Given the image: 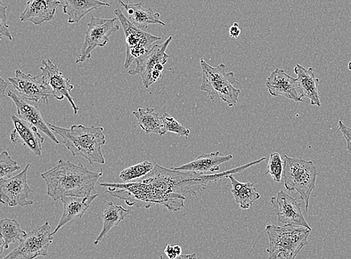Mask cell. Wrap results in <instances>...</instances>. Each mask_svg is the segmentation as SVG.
<instances>
[{"instance_id":"obj_1","label":"cell","mask_w":351,"mask_h":259,"mask_svg":"<svg viewBox=\"0 0 351 259\" xmlns=\"http://www.w3.org/2000/svg\"><path fill=\"white\" fill-rule=\"evenodd\" d=\"M250 167V164H247L221 173L199 175L155 164L152 171L140 180L100 185L108 188L107 193L110 196L124 200L128 206L149 209L153 206H163L170 212H178L185 207L187 194L195 196L209 188L212 182L228 179L230 175L240 173Z\"/></svg>"},{"instance_id":"obj_2","label":"cell","mask_w":351,"mask_h":259,"mask_svg":"<svg viewBox=\"0 0 351 259\" xmlns=\"http://www.w3.org/2000/svg\"><path fill=\"white\" fill-rule=\"evenodd\" d=\"M102 175V169L100 172H93L82 163L75 164L62 159L55 167L42 174L47 184V195L54 201L61 200L64 197L91 196Z\"/></svg>"},{"instance_id":"obj_3","label":"cell","mask_w":351,"mask_h":259,"mask_svg":"<svg viewBox=\"0 0 351 259\" xmlns=\"http://www.w3.org/2000/svg\"><path fill=\"white\" fill-rule=\"evenodd\" d=\"M52 131L63 139L64 147L73 156L86 158L89 164H105L102 153L103 145L106 144L103 127L75 125L64 128L49 123Z\"/></svg>"},{"instance_id":"obj_4","label":"cell","mask_w":351,"mask_h":259,"mask_svg":"<svg viewBox=\"0 0 351 259\" xmlns=\"http://www.w3.org/2000/svg\"><path fill=\"white\" fill-rule=\"evenodd\" d=\"M311 231L304 226L267 225L265 232L270 244L267 249L269 259H295L308 244Z\"/></svg>"},{"instance_id":"obj_5","label":"cell","mask_w":351,"mask_h":259,"mask_svg":"<svg viewBox=\"0 0 351 259\" xmlns=\"http://www.w3.org/2000/svg\"><path fill=\"white\" fill-rule=\"evenodd\" d=\"M202 83L200 90L206 92L211 101L221 99L232 108L238 103L241 90L234 88L238 84L234 73L228 72L224 64L212 67L203 59L200 60Z\"/></svg>"},{"instance_id":"obj_6","label":"cell","mask_w":351,"mask_h":259,"mask_svg":"<svg viewBox=\"0 0 351 259\" xmlns=\"http://www.w3.org/2000/svg\"><path fill=\"white\" fill-rule=\"evenodd\" d=\"M283 177L285 188L297 191L308 210L310 197L315 189L317 168L311 160L293 158L284 156Z\"/></svg>"},{"instance_id":"obj_7","label":"cell","mask_w":351,"mask_h":259,"mask_svg":"<svg viewBox=\"0 0 351 259\" xmlns=\"http://www.w3.org/2000/svg\"><path fill=\"white\" fill-rule=\"evenodd\" d=\"M173 38L170 36L162 44L152 46L148 52L135 60L136 68L130 70L128 74L141 75L145 88L156 83L169 58L167 49Z\"/></svg>"},{"instance_id":"obj_8","label":"cell","mask_w":351,"mask_h":259,"mask_svg":"<svg viewBox=\"0 0 351 259\" xmlns=\"http://www.w3.org/2000/svg\"><path fill=\"white\" fill-rule=\"evenodd\" d=\"M114 14L118 18L122 28L124 29L127 45L125 68L128 69L132 66L134 61L148 52L152 47V45L157 40H161V38L149 34L148 32L135 27L126 18L123 12L119 9L114 11Z\"/></svg>"},{"instance_id":"obj_9","label":"cell","mask_w":351,"mask_h":259,"mask_svg":"<svg viewBox=\"0 0 351 259\" xmlns=\"http://www.w3.org/2000/svg\"><path fill=\"white\" fill-rule=\"evenodd\" d=\"M53 237L50 223L47 221L27 233L20 245L2 259H34L38 256H47Z\"/></svg>"},{"instance_id":"obj_10","label":"cell","mask_w":351,"mask_h":259,"mask_svg":"<svg viewBox=\"0 0 351 259\" xmlns=\"http://www.w3.org/2000/svg\"><path fill=\"white\" fill-rule=\"evenodd\" d=\"M119 20L113 18H99L91 15V20L86 32L85 40L76 63L84 62L92 58V52L97 47H104L109 42L110 36L118 31L119 25L116 24Z\"/></svg>"},{"instance_id":"obj_11","label":"cell","mask_w":351,"mask_h":259,"mask_svg":"<svg viewBox=\"0 0 351 259\" xmlns=\"http://www.w3.org/2000/svg\"><path fill=\"white\" fill-rule=\"evenodd\" d=\"M31 164H27L23 171L9 180H0V199L3 204L10 207L29 206L34 201L28 200L34 192L27 182V173Z\"/></svg>"},{"instance_id":"obj_12","label":"cell","mask_w":351,"mask_h":259,"mask_svg":"<svg viewBox=\"0 0 351 259\" xmlns=\"http://www.w3.org/2000/svg\"><path fill=\"white\" fill-rule=\"evenodd\" d=\"M40 70H42L40 75L43 77V82L50 91L52 98L58 101L66 98L71 105L75 115H77L80 108L75 102V99H73L71 95V92L73 90L71 80L65 77L58 66L50 60L43 61Z\"/></svg>"},{"instance_id":"obj_13","label":"cell","mask_w":351,"mask_h":259,"mask_svg":"<svg viewBox=\"0 0 351 259\" xmlns=\"http://www.w3.org/2000/svg\"><path fill=\"white\" fill-rule=\"evenodd\" d=\"M15 74L16 77H10L9 81L19 92L21 99L48 103L49 99L52 98V96L45 85L42 75H26L19 69L16 71Z\"/></svg>"},{"instance_id":"obj_14","label":"cell","mask_w":351,"mask_h":259,"mask_svg":"<svg viewBox=\"0 0 351 259\" xmlns=\"http://www.w3.org/2000/svg\"><path fill=\"white\" fill-rule=\"evenodd\" d=\"M271 201L279 222L311 229L302 213L300 202L288 193L280 190L276 197H271Z\"/></svg>"},{"instance_id":"obj_15","label":"cell","mask_w":351,"mask_h":259,"mask_svg":"<svg viewBox=\"0 0 351 259\" xmlns=\"http://www.w3.org/2000/svg\"><path fill=\"white\" fill-rule=\"evenodd\" d=\"M266 87L274 97H285L295 102L304 101V95L302 92L298 79L293 78L283 70L276 69L267 79Z\"/></svg>"},{"instance_id":"obj_16","label":"cell","mask_w":351,"mask_h":259,"mask_svg":"<svg viewBox=\"0 0 351 259\" xmlns=\"http://www.w3.org/2000/svg\"><path fill=\"white\" fill-rule=\"evenodd\" d=\"M14 129L11 134V141L14 144H21L27 147L37 156H42L44 137L38 132V129L19 116H12Z\"/></svg>"},{"instance_id":"obj_17","label":"cell","mask_w":351,"mask_h":259,"mask_svg":"<svg viewBox=\"0 0 351 259\" xmlns=\"http://www.w3.org/2000/svg\"><path fill=\"white\" fill-rule=\"evenodd\" d=\"M7 95L14 101L16 108H17L18 116L21 119L36 127L39 131L43 132L56 144L60 143L54 132L44 120L37 107L29 103L25 100H23L18 95L12 91L8 92Z\"/></svg>"},{"instance_id":"obj_18","label":"cell","mask_w":351,"mask_h":259,"mask_svg":"<svg viewBox=\"0 0 351 259\" xmlns=\"http://www.w3.org/2000/svg\"><path fill=\"white\" fill-rule=\"evenodd\" d=\"M60 5V0H29L20 20L31 22L36 26L42 25L43 23L54 19L57 7Z\"/></svg>"},{"instance_id":"obj_19","label":"cell","mask_w":351,"mask_h":259,"mask_svg":"<svg viewBox=\"0 0 351 259\" xmlns=\"http://www.w3.org/2000/svg\"><path fill=\"white\" fill-rule=\"evenodd\" d=\"M232 158V155L220 156L219 151L208 153V155L202 153V156L190 162V163L178 167H173L171 169L199 175H208V173L214 174L219 171L220 165L231 160Z\"/></svg>"},{"instance_id":"obj_20","label":"cell","mask_w":351,"mask_h":259,"mask_svg":"<svg viewBox=\"0 0 351 259\" xmlns=\"http://www.w3.org/2000/svg\"><path fill=\"white\" fill-rule=\"evenodd\" d=\"M97 196H99V194L86 197L73 196L62 197L61 201L64 204L63 215L58 225L52 232V236H53L64 225L72 220L75 219V218L83 217Z\"/></svg>"},{"instance_id":"obj_21","label":"cell","mask_w":351,"mask_h":259,"mask_svg":"<svg viewBox=\"0 0 351 259\" xmlns=\"http://www.w3.org/2000/svg\"><path fill=\"white\" fill-rule=\"evenodd\" d=\"M119 3L126 12V18L138 29H145L149 24H160L166 26V23L160 20V14L154 12L152 9H146L141 3L134 4L125 3L119 0Z\"/></svg>"},{"instance_id":"obj_22","label":"cell","mask_w":351,"mask_h":259,"mask_svg":"<svg viewBox=\"0 0 351 259\" xmlns=\"http://www.w3.org/2000/svg\"><path fill=\"white\" fill-rule=\"evenodd\" d=\"M295 73L298 76L300 87L304 96L307 97L313 106L320 108L322 102L319 91H318L320 79L315 77L313 69L312 68L306 69L298 64L295 68Z\"/></svg>"},{"instance_id":"obj_23","label":"cell","mask_w":351,"mask_h":259,"mask_svg":"<svg viewBox=\"0 0 351 259\" xmlns=\"http://www.w3.org/2000/svg\"><path fill=\"white\" fill-rule=\"evenodd\" d=\"M63 12L69 16V23H77L89 12L103 6H110L100 0H64Z\"/></svg>"},{"instance_id":"obj_24","label":"cell","mask_w":351,"mask_h":259,"mask_svg":"<svg viewBox=\"0 0 351 259\" xmlns=\"http://www.w3.org/2000/svg\"><path fill=\"white\" fill-rule=\"evenodd\" d=\"M130 214V210L125 209L122 206L114 205L112 201L108 202L105 206L102 218L104 221L103 229L94 242L95 245L99 244L102 239L105 237L114 226L120 224L125 220V218Z\"/></svg>"},{"instance_id":"obj_25","label":"cell","mask_w":351,"mask_h":259,"mask_svg":"<svg viewBox=\"0 0 351 259\" xmlns=\"http://www.w3.org/2000/svg\"><path fill=\"white\" fill-rule=\"evenodd\" d=\"M228 179L230 180L232 185L231 192L235 202L242 209H249L254 201L260 199V194L254 187V184L240 182L235 179L234 175L228 176Z\"/></svg>"},{"instance_id":"obj_26","label":"cell","mask_w":351,"mask_h":259,"mask_svg":"<svg viewBox=\"0 0 351 259\" xmlns=\"http://www.w3.org/2000/svg\"><path fill=\"white\" fill-rule=\"evenodd\" d=\"M133 115L136 118L138 125L146 134L165 136L161 117L154 109L138 108L137 111L133 112Z\"/></svg>"},{"instance_id":"obj_27","label":"cell","mask_w":351,"mask_h":259,"mask_svg":"<svg viewBox=\"0 0 351 259\" xmlns=\"http://www.w3.org/2000/svg\"><path fill=\"white\" fill-rule=\"evenodd\" d=\"M0 234L5 241V249H9L11 244L23 241L27 233L21 229L17 220L5 218L0 222Z\"/></svg>"},{"instance_id":"obj_28","label":"cell","mask_w":351,"mask_h":259,"mask_svg":"<svg viewBox=\"0 0 351 259\" xmlns=\"http://www.w3.org/2000/svg\"><path fill=\"white\" fill-rule=\"evenodd\" d=\"M154 168V164L149 160L136 164L122 170L119 177L125 183L141 179L142 177L149 174Z\"/></svg>"},{"instance_id":"obj_29","label":"cell","mask_w":351,"mask_h":259,"mask_svg":"<svg viewBox=\"0 0 351 259\" xmlns=\"http://www.w3.org/2000/svg\"><path fill=\"white\" fill-rule=\"evenodd\" d=\"M21 166L18 162L14 160L7 151H3L0 155V180H9L12 175L19 171Z\"/></svg>"},{"instance_id":"obj_30","label":"cell","mask_w":351,"mask_h":259,"mask_svg":"<svg viewBox=\"0 0 351 259\" xmlns=\"http://www.w3.org/2000/svg\"><path fill=\"white\" fill-rule=\"evenodd\" d=\"M163 125V133L165 135L168 132L176 134L180 136L189 137L191 132L189 129L184 127L173 116L165 112L161 117Z\"/></svg>"},{"instance_id":"obj_31","label":"cell","mask_w":351,"mask_h":259,"mask_svg":"<svg viewBox=\"0 0 351 259\" xmlns=\"http://www.w3.org/2000/svg\"><path fill=\"white\" fill-rule=\"evenodd\" d=\"M284 160L280 153L273 152L269 158L265 174L271 175L275 182L280 183L283 175Z\"/></svg>"},{"instance_id":"obj_32","label":"cell","mask_w":351,"mask_h":259,"mask_svg":"<svg viewBox=\"0 0 351 259\" xmlns=\"http://www.w3.org/2000/svg\"><path fill=\"white\" fill-rule=\"evenodd\" d=\"M7 6L0 5V35L12 40L13 37L10 30V26L7 24L6 15Z\"/></svg>"},{"instance_id":"obj_33","label":"cell","mask_w":351,"mask_h":259,"mask_svg":"<svg viewBox=\"0 0 351 259\" xmlns=\"http://www.w3.org/2000/svg\"><path fill=\"white\" fill-rule=\"evenodd\" d=\"M338 130L341 132L347 143V149L351 156V127L346 125L341 121H339Z\"/></svg>"},{"instance_id":"obj_34","label":"cell","mask_w":351,"mask_h":259,"mask_svg":"<svg viewBox=\"0 0 351 259\" xmlns=\"http://www.w3.org/2000/svg\"><path fill=\"white\" fill-rule=\"evenodd\" d=\"M241 34V30L239 27V24L238 23H234L233 25L231 27L230 29V36L232 38H238Z\"/></svg>"},{"instance_id":"obj_35","label":"cell","mask_w":351,"mask_h":259,"mask_svg":"<svg viewBox=\"0 0 351 259\" xmlns=\"http://www.w3.org/2000/svg\"><path fill=\"white\" fill-rule=\"evenodd\" d=\"M9 85L10 84L6 83L2 77L0 78V99L5 98V97L8 96L6 94V90Z\"/></svg>"},{"instance_id":"obj_36","label":"cell","mask_w":351,"mask_h":259,"mask_svg":"<svg viewBox=\"0 0 351 259\" xmlns=\"http://www.w3.org/2000/svg\"><path fill=\"white\" fill-rule=\"evenodd\" d=\"M165 254L169 259H176L178 256L177 255L175 248L173 246L167 245L165 248Z\"/></svg>"},{"instance_id":"obj_37","label":"cell","mask_w":351,"mask_h":259,"mask_svg":"<svg viewBox=\"0 0 351 259\" xmlns=\"http://www.w3.org/2000/svg\"><path fill=\"white\" fill-rule=\"evenodd\" d=\"M176 259H198L197 256L195 254L189 255H181L177 257Z\"/></svg>"},{"instance_id":"obj_38","label":"cell","mask_w":351,"mask_h":259,"mask_svg":"<svg viewBox=\"0 0 351 259\" xmlns=\"http://www.w3.org/2000/svg\"><path fill=\"white\" fill-rule=\"evenodd\" d=\"M174 248H175V250H176V252L177 255L178 256H181L182 253V247L180 246L176 245V246H174Z\"/></svg>"},{"instance_id":"obj_39","label":"cell","mask_w":351,"mask_h":259,"mask_svg":"<svg viewBox=\"0 0 351 259\" xmlns=\"http://www.w3.org/2000/svg\"><path fill=\"white\" fill-rule=\"evenodd\" d=\"M348 69L351 71V61L348 63Z\"/></svg>"},{"instance_id":"obj_40","label":"cell","mask_w":351,"mask_h":259,"mask_svg":"<svg viewBox=\"0 0 351 259\" xmlns=\"http://www.w3.org/2000/svg\"><path fill=\"white\" fill-rule=\"evenodd\" d=\"M159 259H163L162 256H160V257L159 258Z\"/></svg>"}]
</instances>
